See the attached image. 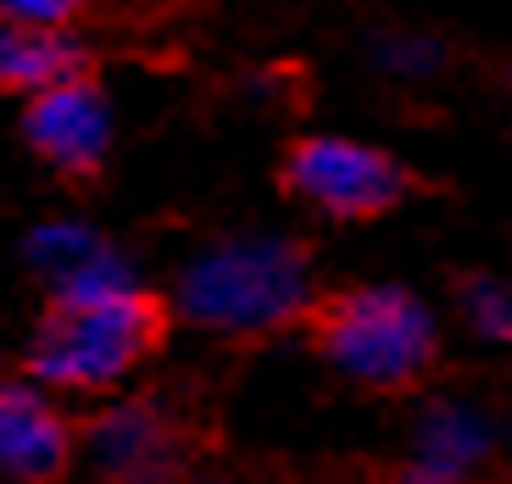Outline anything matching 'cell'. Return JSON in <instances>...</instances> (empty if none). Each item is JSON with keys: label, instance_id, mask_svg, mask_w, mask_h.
I'll return each instance as SVG.
<instances>
[{"label": "cell", "instance_id": "1", "mask_svg": "<svg viewBox=\"0 0 512 484\" xmlns=\"http://www.w3.org/2000/svg\"><path fill=\"white\" fill-rule=\"evenodd\" d=\"M179 318L223 340H262L318 306L312 251L279 229H234L184 256L173 279Z\"/></svg>", "mask_w": 512, "mask_h": 484}, {"label": "cell", "instance_id": "3", "mask_svg": "<svg viewBox=\"0 0 512 484\" xmlns=\"http://www.w3.org/2000/svg\"><path fill=\"white\" fill-rule=\"evenodd\" d=\"M162 306L145 290L90 306H51V318L28 340V373L51 395H106L140 373L156 351Z\"/></svg>", "mask_w": 512, "mask_h": 484}, {"label": "cell", "instance_id": "8", "mask_svg": "<svg viewBox=\"0 0 512 484\" xmlns=\"http://www.w3.org/2000/svg\"><path fill=\"white\" fill-rule=\"evenodd\" d=\"M28 262L51 284L56 306H90V301L140 290V273L128 268V256L117 245H106L90 223H73V217L39 223L28 234Z\"/></svg>", "mask_w": 512, "mask_h": 484}, {"label": "cell", "instance_id": "7", "mask_svg": "<svg viewBox=\"0 0 512 484\" xmlns=\"http://www.w3.org/2000/svg\"><path fill=\"white\" fill-rule=\"evenodd\" d=\"M95 473L106 484H179L184 434L156 401H112L84 429Z\"/></svg>", "mask_w": 512, "mask_h": 484}, {"label": "cell", "instance_id": "9", "mask_svg": "<svg viewBox=\"0 0 512 484\" xmlns=\"http://www.w3.org/2000/svg\"><path fill=\"white\" fill-rule=\"evenodd\" d=\"M73 462V423L39 384H0V479L45 484Z\"/></svg>", "mask_w": 512, "mask_h": 484}, {"label": "cell", "instance_id": "10", "mask_svg": "<svg viewBox=\"0 0 512 484\" xmlns=\"http://www.w3.org/2000/svg\"><path fill=\"white\" fill-rule=\"evenodd\" d=\"M84 73H95V51L78 34L0 23V90L6 95H39Z\"/></svg>", "mask_w": 512, "mask_h": 484}, {"label": "cell", "instance_id": "6", "mask_svg": "<svg viewBox=\"0 0 512 484\" xmlns=\"http://www.w3.org/2000/svg\"><path fill=\"white\" fill-rule=\"evenodd\" d=\"M407 451H412V473L429 484H474L490 473L501 451V418L479 401V395H429L412 418L407 434Z\"/></svg>", "mask_w": 512, "mask_h": 484}, {"label": "cell", "instance_id": "2", "mask_svg": "<svg viewBox=\"0 0 512 484\" xmlns=\"http://www.w3.org/2000/svg\"><path fill=\"white\" fill-rule=\"evenodd\" d=\"M318 351L362 390H407L440 357V312L407 284H357L318 312Z\"/></svg>", "mask_w": 512, "mask_h": 484}, {"label": "cell", "instance_id": "4", "mask_svg": "<svg viewBox=\"0 0 512 484\" xmlns=\"http://www.w3.org/2000/svg\"><path fill=\"white\" fill-rule=\"evenodd\" d=\"M284 190L334 223H368L407 201L412 173L390 151L351 134H307L284 151Z\"/></svg>", "mask_w": 512, "mask_h": 484}, {"label": "cell", "instance_id": "11", "mask_svg": "<svg viewBox=\"0 0 512 484\" xmlns=\"http://www.w3.org/2000/svg\"><path fill=\"white\" fill-rule=\"evenodd\" d=\"M462 318H468V329L479 334V340L501 345L512 334V295L501 279H490V273H474V279L462 284Z\"/></svg>", "mask_w": 512, "mask_h": 484}, {"label": "cell", "instance_id": "12", "mask_svg": "<svg viewBox=\"0 0 512 484\" xmlns=\"http://www.w3.org/2000/svg\"><path fill=\"white\" fill-rule=\"evenodd\" d=\"M95 0H0V23H28V28H67L90 17Z\"/></svg>", "mask_w": 512, "mask_h": 484}, {"label": "cell", "instance_id": "5", "mask_svg": "<svg viewBox=\"0 0 512 484\" xmlns=\"http://www.w3.org/2000/svg\"><path fill=\"white\" fill-rule=\"evenodd\" d=\"M112 134H117L112 95H106V84L95 73L28 95L23 106L28 151L51 173H62V179H95L106 167V156H112Z\"/></svg>", "mask_w": 512, "mask_h": 484}, {"label": "cell", "instance_id": "13", "mask_svg": "<svg viewBox=\"0 0 512 484\" xmlns=\"http://www.w3.org/2000/svg\"><path fill=\"white\" fill-rule=\"evenodd\" d=\"M396 484H429V479H418V473H401V479Z\"/></svg>", "mask_w": 512, "mask_h": 484}]
</instances>
